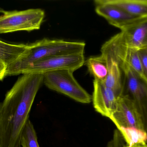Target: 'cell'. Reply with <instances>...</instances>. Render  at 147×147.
I'll use <instances>...</instances> for the list:
<instances>
[{
	"instance_id": "cell-1",
	"label": "cell",
	"mask_w": 147,
	"mask_h": 147,
	"mask_svg": "<svg viewBox=\"0 0 147 147\" xmlns=\"http://www.w3.org/2000/svg\"><path fill=\"white\" fill-rule=\"evenodd\" d=\"M43 79L44 74H23L0 102V147H22V134Z\"/></svg>"
},
{
	"instance_id": "cell-2",
	"label": "cell",
	"mask_w": 147,
	"mask_h": 147,
	"mask_svg": "<svg viewBox=\"0 0 147 147\" xmlns=\"http://www.w3.org/2000/svg\"><path fill=\"white\" fill-rule=\"evenodd\" d=\"M85 43L62 39H44L29 44L27 51L7 67L6 76L22 74L32 64L50 57L84 54Z\"/></svg>"
},
{
	"instance_id": "cell-13",
	"label": "cell",
	"mask_w": 147,
	"mask_h": 147,
	"mask_svg": "<svg viewBox=\"0 0 147 147\" xmlns=\"http://www.w3.org/2000/svg\"><path fill=\"white\" fill-rule=\"evenodd\" d=\"M29 44H11L0 40V60L7 65L14 62L29 48Z\"/></svg>"
},
{
	"instance_id": "cell-15",
	"label": "cell",
	"mask_w": 147,
	"mask_h": 147,
	"mask_svg": "<svg viewBox=\"0 0 147 147\" xmlns=\"http://www.w3.org/2000/svg\"><path fill=\"white\" fill-rule=\"evenodd\" d=\"M86 64L94 79L104 82L108 74V65L102 55L90 57L86 61Z\"/></svg>"
},
{
	"instance_id": "cell-18",
	"label": "cell",
	"mask_w": 147,
	"mask_h": 147,
	"mask_svg": "<svg viewBox=\"0 0 147 147\" xmlns=\"http://www.w3.org/2000/svg\"><path fill=\"white\" fill-rule=\"evenodd\" d=\"M144 78L147 81V48L138 50Z\"/></svg>"
},
{
	"instance_id": "cell-17",
	"label": "cell",
	"mask_w": 147,
	"mask_h": 147,
	"mask_svg": "<svg viewBox=\"0 0 147 147\" xmlns=\"http://www.w3.org/2000/svg\"><path fill=\"white\" fill-rule=\"evenodd\" d=\"M127 63L136 73L144 78L138 50L129 48L127 57Z\"/></svg>"
},
{
	"instance_id": "cell-8",
	"label": "cell",
	"mask_w": 147,
	"mask_h": 147,
	"mask_svg": "<svg viewBox=\"0 0 147 147\" xmlns=\"http://www.w3.org/2000/svg\"><path fill=\"white\" fill-rule=\"evenodd\" d=\"M94 3L97 14L121 31L144 18L131 15L120 8L110 3L107 0H96Z\"/></svg>"
},
{
	"instance_id": "cell-11",
	"label": "cell",
	"mask_w": 147,
	"mask_h": 147,
	"mask_svg": "<svg viewBox=\"0 0 147 147\" xmlns=\"http://www.w3.org/2000/svg\"><path fill=\"white\" fill-rule=\"evenodd\" d=\"M105 58L108 65V74L103 83L107 87L114 91L119 97L122 95L123 91L122 71L116 61L109 58Z\"/></svg>"
},
{
	"instance_id": "cell-20",
	"label": "cell",
	"mask_w": 147,
	"mask_h": 147,
	"mask_svg": "<svg viewBox=\"0 0 147 147\" xmlns=\"http://www.w3.org/2000/svg\"><path fill=\"white\" fill-rule=\"evenodd\" d=\"M107 147H124L121 145L117 144H109L107 146Z\"/></svg>"
},
{
	"instance_id": "cell-14",
	"label": "cell",
	"mask_w": 147,
	"mask_h": 147,
	"mask_svg": "<svg viewBox=\"0 0 147 147\" xmlns=\"http://www.w3.org/2000/svg\"><path fill=\"white\" fill-rule=\"evenodd\" d=\"M121 132L128 147H147V133L134 128H121Z\"/></svg>"
},
{
	"instance_id": "cell-6",
	"label": "cell",
	"mask_w": 147,
	"mask_h": 147,
	"mask_svg": "<svg viewBox=\"0 0 147 147\" xmlns=\"http://www.w3.org/2000/svg\"><path fill=\"white\" fill-rule=\"evenodd\" d=\"M84 63V54L54 56L33 63L27 68L22 74H44L47 72L60 70H69L74 72L82 67Z\"/></svg>"
},
{
	"instance_id": "cell-21",
	"label": "cell",
	"mask_w": 147,
	"mask_h": 147,
	"mask_svg": "<svg viewBox=\"0 0 147 147\" xmlns=\"http://www.w3.org/2000/svg\"><path fill=\"white\" fill-rule=\"evenodd\" d=\"M4 11V10H3V9H1L0 8V13H3Z\"/></svg>"
},
{
	"instance_id": "cell-7",
	"label": "cell",
	"mask_w": 147,
	"mask_h": 147,
	"mask_svg": "<svg viewBox=\"0 0 147 147\" xmlns=\"http://www.w3.org/2000/svg\"><path fill=\"white\" fill-rule=\"evenodd\" d=\"M110 119L116 126L121 128H134L144 130L137 110L131 99L127 96L119 97L116 109Z\"/></svg>"
},
{
	"instance_id": "cell-9",
	"label": "cell",
	"mask_w": 147,
	"mask_h": 147,
	"mask_svg": "<svg viewBox=\"0 0 147 147\" xmlns=\"http://www.w3.org/2000/svg\"><path fill=\"white\" fill-rule=\"evenodd\" d=\"M93 85L92 102L94 109L102 116L110 118L116 109L119 97L102 81L94 79Z\"/></svg>"
},
{
	"instance_id": "cell-10",
	"label": "cell",
	"mask_w": 147,
	"mask_h": 147,
	"mask_svg": "<svg viewBox=\"0 0 147 147\" xmlns=\"http://www.w3.org/2000/svg\"><path fill=\"white\" fill-rule=\"evenodd\" d=\"M121 32L130 49L147 48V18L140 19Z\"/></svg>"
},
{
	"instance_id": "cell-4",
	"label": "cell",
	"mask_w": 147,
	"mask_h": 147,
	"mask_svg": "<svg viewBox=\"0 0 147 147\" xmlns=\"http://www.w3.org/2000/svg\"><path fill=\"white\" fill-rule=\"evenodd\" d=\"M73 73L69 70L47 72L44 74L43 83L50 89L63 94L76 102L90 103L92 96L78 83Z\"/></svg>"
},
{
	"instance_id": "cell-3",
	"label": "cell",
	"mask_w": 147,
	"mask_h": 147,
	"mask_svg": "<svg viewBox=\"0 0 147 147\" xmlns=\"http://www.w3.org/2000/svg\"><path fill=\"white\" fill-rule=\"evenodd\" d=\"M123 73L122 95L131 99L147 133V81L129 65L121 68Z\"/></svg>"
},
{
	"instance_id": "cell-12",
	"label": "cell",
	"mask_w": 147,
	"mask_h": 147,
	"mask_svg": "<svg viewBox=\"0 0 147 147\" xmlns=\"http://www.w3.org/2000/svg\"><path fill=\"white\" fill-rule=\"evenodd\" d=\"M129 14L147 18V0H107Z\"/></svg>"
},
{
	"instance_id": "cell-19",
	"label": "cell",
	"mask_w": 147,
	"mask_h": 147,
	"mask_svg": "<svg viewBox=\"0 0 147 147\" xmlns=\"http://www.w3.org/2000/svg\"><path fill=\"white\" fill-rule=\"evenodd\" d=\"M7 67V65L4 62L0 60V81L6 77Z\"/></svg>"
},
{
	"instance_id": "cell-22",
	"label": "cell",
	"mask_w": 147,
	"mask_h": 147,
	"mask_svg": "<svg viewBox=\"0 0 147 147\" xmlns=\"http://www.w3.org/2000/svg\"><path fill=\"white\" fill-rule=\"evenodd\" d=\"M126 147H127V146H126Z\"/></svg>"
},
{
	"instance_id": "cell-16",
	"label": "cell",
	"mask_w": 147,
	"mask_h": 147,
	"mask_svg": "<svg viewBox=\"0 0 147 147\" xmlns=\"http://www.w3.org/2000/svg\"><path fill=\"white\" fill-rule=\"evenodd\" d=\"M22 147H40L36 131L32 122L28 120L21 137Z\"/></svg>"
},
{
	"instance_id": "cell-5",
	"label": "cell",
	"mask_w": 147,
	"mask_h": 147,
	"mask_svg": "<svg viewBox=\"0 0 147 147\" xmlns=\"http://www.w3.org/2000/svg\"><path fill=\"white\" fill-rule=\"evenodd\" d=\"M0 16V33L32 31L40 28L45 17L40 9L4 11Z\"/></svg>"
}]
</instances>
